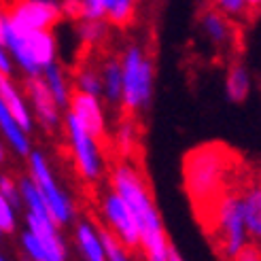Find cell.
<instances>
[{"label": "cell", "instance_id": "obj_6", "mask_svg": "<svg viewBox=\"0 0 261 261\" xmlns=\"http://www.w3.org/2000/svg\"><path fill=\"white\" fill-rule=\"evenodd\" d=\"M70 107H72L70 113L87 132V136L94 140V145L100 147L102 151L107 149L109 140H107V132H104V121H102V113H100L96 96L87 94L83 89H74L70 94Z\"/></svg>", "mask_w": 261, "mask_h": 261}, {"label": "cell", "instance_id": "obj_17", "mask_svg": "<svg viewBox=\"0 0 261 261\" xmlns=\"http://www.w3.org/2000/svg\"><path fill=\"white\" fill-rule=\"evenodd\" d=\"M204 28L208 32V36L213 38L217 45H227L231 38H233V32H231V23L221 15L217 11H208L204 15Z\"/></svg>", "mask_w": 261, "mask_h": 261}, {"label": "cell", "instance_id": "obj_21", "mask_svg": "<svg viewBox=\"0 0 261 261\" xmlns=\"http://www.w3.org/2000/svg\"><path fill=\"white\" fill-rule=\"evenodd\" d=\"M104 72H107V94H109L111 100H117L121 96V83H123L121 70H119V66H117V62L111 60L107 64V70Z\"/></svg>", "mask_w": 261, "mask_h": 261}, {"label": "cell", "instance_id": "obj_23", "mask_svg": "<svg viewBox=\"0 0 261 261\" xmlns=\"http://www.w3.org/2000/svg\"><path fill=\"white\" fill-rule=\"evenodd\" d=\"M113 0H83V19H100Z\"/></svg>", "mask_w": 261, "mask_h": 261}, {"label": "cell", "instance_id": "obj_36", "mask_svg": "<svg viewBox=\"0 0 261 261\" xmlns=\"http://www.w3.org/2000/svg\"><path fill=\"white\" fill-rule=\"evenodd\" d=\"M5 155H7V153H5V147H3V145H0V164H3V162H5Z\"/></svg>", "mask_w": 261, "mask_h": 261}, {"label": "cell", "instance_id": "obj_4", "mask_svg": "<svg viewBox=\"0 0 261 261\" xmlns=\"http://www.w3.org/2000/svg\"><path fill=\"white\" fill-rule=\"evenodd\" d=\"M60 19V11L47 0H19L15 7L5 11V23L15 34L25 36L36 30H49Z\"/></svg>", "mask_w": 261, "mask_h": 261}, {"label": "cell", "instance_id": "obj_27", "mask_svg": "<svg viewBox=\"0 0 261 261\" xmlns=\"http://www.w3.org/2000/svg\"><path fill=\"white\" fill-rule=\"evenodd\" d=\"M0 193L5 195V200L15 208L19 206V191L15 187V182H13L9 176H0Z\"/></svg>", "mask_w": 261, "mask_h": 261}, {"label": "cell", "instance_id": "obj_28", "mask_svg": "<svg viewBox=\"0 0 261 261\" xmlns=\"http://www.w3.org/2000/svg\"><path fill=\"white\" fill-rule=\"evenodd\" d=\"M151 96V64L142 60V66H140V100L142 104L149 102Z\"/></svg>", "mask_w": 261, "mask_h": 261}, {"label": "cell", "instance_id": "obj_33", "mask_svg": "<svg viewBox=\"0 0 261 261\" xmlns=\"http://www.w3.org/2000/svg\"><path fill=\"white\" fill-rule=\"evenodd\" d=\"M0 72H3V74H9L11 72V64H9L5 51H3V43H0Z\"/></svg>", "mask_w": 261, "mask_h": 261}, {"label": "cell", "instance_id": "obj_12", "mask_svg": "<svg viewBox=\"0 0 261 261\" xmlns=\"http://www.w3.org/2000/svg\"><path fill=\"white\" fill-rule=\"evenodd\" d=\"M28 91L34 100V107L38 111V117L43 119L45 125H54L58 121V111H56V98L51 94L47 83H43L38 76H32L28 81Z\"/></svg>", "mask_w": 261, "mask_h": 261}, {"label": "cell", "instance_id": "obj_10", "mask_svg": "<svg viewBox=\"0 0 261 261\" xmlns=\"http://www.w3.org/2000/svg\"><path fill=\"white\" fill-rule=\"evenodd\" d=\"M140 66H142V58H140V51L132 49L125 58L123 64V72H121V91H123V98H125V109L132 111L136 109L138 104H142L140 100Z\"/></svg>", "mask_w": 261, "mask_h": 261}, {"label": "cell", "instance_id": "obj_15", "mask_svg": "<svg viewBox=\"0 0 261 261\" xmlns=\"http://www.w3.org/2000/svg\"><path fill=\"white\" fill-rule=\"evenodd\" d=\"M76 240H79V246L87 261H107V253H104L98 231L89 223H81L76 227Z\"/></svg>", "mask_w": 261, "mask_h": 261}, {"label": "cell", "instance_id": "obj_29", "mask_svg": "<svg viewBox=\"0 0 261 261\" xmlns=\"http://www.w3.org/2000/svg\"><path fill=\"white\" fill-rule=\"evenodd\" d=\"M217 7L227 13V15H246V3L244 0H215Z\"/></svg>", "mask_w": 261, "mask_h": 261}, {"label": "cell", "instance_id": "obj_11", "mask_svg": "<svg viewBox=\"0 0 261 261\" xmlns=\"http://www.w3.org/2000/svg\"><path fill=\"white\" fill-rule=\"evenodd\" d=\"M242 206H244V225L246 233L261 242V182H249L242 187Z\"/></svg>", "mask_w": 261, "mask_h": 261}, {"label": "cell", "instance_id": "obj_16", "mask_svg": "<svg viewBox=\"0 0 261 261\" xmlns=\"http://www.w3.org/2000/svg\"><path fill=\"white\" fill-rule=\"evenodd\" d=\"M0 129L5 132V136L9 138V142L13 147H15L17 153L25 155L30 151V145H28V140H25L23 132H21V127L17 125V121L13 119V115L9 113V109L5 107V102L0 100Z\"/></svg>", "mask_w": 261, "mask_h": 261}, {"label": "cell", "instance_id": "obj_35", "mask_svg": "<svg viewBox=\"0 0 261 261\" xmlns=\"http://www.w3.org/2000/svg\"><path fill=\"white\" fill-rule=\"evenodd\" d=\"M0 43L5 45V15L0 13Z\"/></svg>", "mask_w": 261, "mask_h": 261}, {"label": "cell", "instance_id": "obj_31", "mask_svg": "<svg viewBox=\"0 0 261 261\" xmlns=\"http://www.w3.org/2000/svg\"><path fill=\"white\" fill-rule=\"evenodd\" d=\"M64 11L72 19H83V0H66L64 3Z\"/></svg>", "mask_w": 261, "mask_h": 261}, {"label": "cell", "instance_id": "obj_25", "mask_svg": "<svg viewBox=\"0 0 261 261\" xmlns=\"http://www.w3.org/2000/svg\"><path fill=\"white\" fill-rule=\"evenodd\" d=\"M0 229L3 231H13L15 229V215H13V206L5 200L3 193H0Z\"/></svg>", "mask_w": 261, "mask_h": 261}, {"label": "cell", "instance_id": "obj_30", "mask_svg": "<svg viewBox=\"0 0 261 261\" xmlns=\"http://www.w3.org/2000/svg\"><path fill=\"white\" fill-rule=\"evenodd\" d=\"M81 36L85 38V41H94V38H98V34H100V23H98V19H83V23H81Z\"/></svg>", "mask_w": 261, "mask_h": 261}, {"label": "cell", "instance_id": "obj_5", "mask_svg": "<svg viewBox=\"0 0 261 261\" xmlns=\"http://www.w3.org/2000/svg\"><path fill=\"white\" fill-rule=\"evenodd\" d=\"M30 166H32V180L36 189L41 191V195L45 198V204L49 208V215L54 219L56 225H64L68 223L70 217H72V208H70V202L68 198L64 195L56 180L51 178V172L45 164V158L41 153H32V160H30Z\"/></svg>", "mask_w": 261, "mask_h": 261}, {"label": "cell", "instance_id": "obj_19", "mask_svg": "<svg viewBox=\"0 0 261 261\" xmlns=\"http://www.w3.org/2000/svg\"><path fill=\"white\" fill-rule=\"evenodd\" d=\"M107 13L111 17V23L123 28V25L132 23L134 19V0H113V5L109 7Z\"/></svg>", "mask_w": 261, "mask_h": 261}, {"label": "cell", "instance_id": "obj_26", "mask_svg": "<svg viewBox=\"0 0 261 261\" xmlns=\"http://www.w3.org/2000/svg\"><path fill=\"white\" fill-rule=\"evenodd\" d=\"M79 85H81L83 91H87V94H91V96H96L100 91V81H98L96 72L91 68H83V72L79 74Z\"/></svg>", "mask_w": 261, "mask_h": 261}, {"label": "cell", "instance_id": "obj_18", "mask_svg": "<svg viewBox=\"0 0 261 261\" xmlns=\"http://www.w3.org/2000/svg\"><path fill=\"white\" fill-rule=\"evenodd\" d=\"M227 94L233 102H242L249 94V79L240 64H231L227 72Z\"/></svg>", "mask_w": 261, "mask_h": 261}, {"label": "cell", "instance_id": "obj_20", "mask_svg": "<svg viewBox=\"0 0 261 261\" xmlns=\"http://www.w3.org/2000/svg\"><path fill=\"white\" fill-rule=\"evenodd\" d=\"M98 236L104 246V253H107V261H127V255L123 251V244L119 242V238H115L113 233L104 227L98 229Z\"/></svg>", "mask_w": 261, "mask_h": 261}, {"label": "cell", "instance_id": "obj_37", "mask_svg": "<svg viewBox=\"0 0 261 261\" xmlns=\"http://www.w3.org/2000/svg\"><path fill=\"white\" fill-rule=\"evenodd\" d=\"M0 261H7V259H5V257H3V255H0Z\"/></svg>", "mask_w": 261, "mask_h": 261}, {"label": "cell", "instance_id": "obj_32", "mask_svg": "<svg viewBox=\"0 0 261 261\" xmlns=\"http://www.w3.org/2000/svg\"><path fill=\"white\" fill-rule=\"evenodd\" d=\"M244 3H246V17L255 19L261 13V0H244Z\"/></svg>", "mask_w": 261, "mask_h": 261}, {"label": "cell", "instance_id": "obj_22", "mask_svg": "<svg viewBox=\"0 0 261 261\" xmlns=\"http://www.w3.org/2000/svg\"><path fill=\"white\" fill-rule=\"evenodd\" d=\"M47 85H49L51 94H54L58 104H66V87H64L62 74H60V70L54 66V64H49L47 66Z\"/></svg>", "mask_w": 261, "mask_h": 261}, {"label": "cell", "instance_id": "obj_2", "mask_svg": "<svg viewBox=\"0 0 261 261\" xmlns=\"http://www.w3.org/2000/svg\"><path fill=\"white\" fill-rule=\"evenodd\" d=\"M113 185H115V193L125 202V206L129 208V213H132L136 221V227L140 233V246L147 253V261H168V246H170V242L166 238L160 213L153 206L145 178L134 168L121 164L115 168Z\"/></svg>", "mask_w": 261, "mask_h": 261}, {"label": "cell", "instance_id": "obj_13", "mask_svg": "<svg viewBox=\"0 0 261 261\" xmlns=\"http://www.w3.org/2000/svg\"><path fill=\"white\" fill-rule=\"evenodd\" d=\"M25 49H28V56L32 60V64L36 68H47L51 60H54V41H51V34L47 30H36L23 36Z\"/></svg>", "mask_w": 261, "mask_h": 261}, {"label": "cell", "instance_id": "obj_7", "mask_svg": "<svg viewBox=\"0 0 261 261\" xmlns=\"http://www.w3.org/2000/svg\"><path fill=\"white\" fill-rule=\"evenodd\" d=\"M104 215H107L109 223L115 227L119 242L125 244L127 249H138L140 246V233L136 227V221L129 213V208L125 206V202L117 195L115 191L107 195L104 200Z\"/></svg>", "mask_w": 261, "mask_h": 261}, {"label": "cell", "instance_id": "obj_1", "mask_svg": "<svg viewBox=\"0 0 261 261\" xmlns=\"http://www.w3.org/2000/svg\"><path fill=\"white\" fill-rule=\"evenodd\" d=\"M182 180L195 215L204 223L217 202L229 189L242 185V160L221 142L200 145L182 160Z\"/></svg>", "mask_w": 261, "mask_h": 261}, {"label": "cell", "instance_id": "obj_34", "mask_svg": "<svg viewBox=\"0 0 261 261\" xmlns=\"http://www.w3.org/2000/svg\"><path fill=\"white\" fill-rule=\"evenodd\" d=\"M168 261H182V257L178 255V251L174 249V246L170 244V246H168Z\"/></svg>", "mask_w": 261, "mask_h": 261}, {"label": "cell", "instance_id": "obj_24", "mask_svg": "<svg viewBox=\"0 0 261 261\" xmlns=\"http://www.w3.org/2000/svg\"><path fill=\"white\" fill-rule=\"evenodd\" d=\"M229 261H261V246L259 242H244L242 249L233 255Z\"/></svg>", "mask_w": 261, "mask_h": 261}, {"label": "cell", "instance_id": "obj_14", "mask_svg": "<svg viewBox=\"0 0 261 261\" xmlns=\"http://www.w3.org/2000/svg\"><path fill=\"white\" fill-rule=\"evenodd\" d=\"M0 100L5 102V107L9 109V113L13 115V119L17 121V125L21 129H30V115L25 111L21 98L17 96L15 87L11 85L7 74H3V72H0Z\"/></svg>", "mask_w": 261, "mask_h": 261}, {"label": "cell", "instance_id": "obj_38", "mask_svg": "<svg viewBox=\"0 0 261 261\" xmlns=\"http://www.w3.org/2000/svg\"><path fill=\"white\" fill-rule=\"evenodd\" d=\"M0 233H3V229H0Z\"/></svg>", "mask_w": 261, "mask_h": 261}, {"label": "cell", "instance_id": "obj_8", "mask_svg": "<svg viewBox=\"0 0 261 261\" xmlns=\"http://www.w3.org/2000/svg\"><path fill=\"white\" fill-rule=\"evenodd\" d=\"M68 132H70V140L74 147V158H76V164H79L83 176L94 180L100 172L98 151H96L94 140L87 136V132L79 125V121L74 119L72 113H68Z\"/></svg>", "mask_w": 261, "mask_h": 261}, {"label": "cell", "instance_id": "obj_3", "mask_svg": "<svg viewBox=\"0 0 261 261\" xmlns=\"http://www.w3.org/2000/svg\"><path fill=\"white\" fill-rule=\"evenodd\" d=\"M242 187L229 189L223 198L217 202L213 213L208 215L204 225L211 233L219 255L229 261L242 249L244 242H249V233L244 225V206H242Z\"/></svg>", "mask_w": 261, "mask_h": 261}, {"label": "cell", "instance_id": "obj_9", "mask_svg": "<svg viewBox=\"0 0 261 261\" xmlns=\"http://www.w3.org/2000/svg\"><path fill=\"white\" fill-rule=\"evenodd\" d=\"M28 231L41 242L43 251L47 253L49 261H66V249L60 238V233L56 229V223L49 217H36L28 215Z\"/></svg>", "mask_w": 261, "mask_h": 261}]
</instances>
